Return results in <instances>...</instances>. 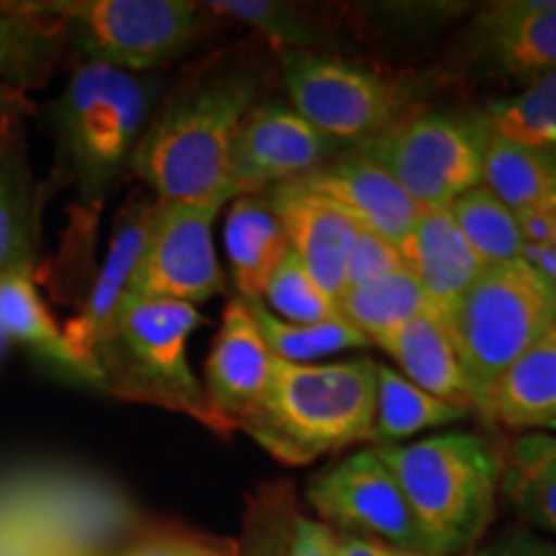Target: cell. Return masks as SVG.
Here are the masks:
<instances>
[{
  "instance_id": "cell-18",
  "label": "cell",
  "mask_w": 556,
  "mask_h": 556,
  "mask_svg": "<svg viewBox=\"0 0 556 556\" xmlns=\"http://www.w3.org/2000/svg\"><path fill=\"white\" fill-rule=\"evenodd\" d=\"M400 253L441 319L454 312L484 268L448 208H422Z\"/></svg>"
},
{
  "instance_id": "cell-11",
  "label": "cell",
  "mask_w": 556,
  "mask_h": 556,
  "mask_svg": "<svg viewBox=\"0 0 556 556\" xmlns=\"http://www.w3.org/2000/svg\"><path fill=\"white\" fill-rule=\"evenodd\" d=\"M307 503L332 531L428 554L405 492L377 448L353 451L309 479Z\"/></svg>"
},
{
  "instance_id": "cell-26",
  "label": "cell",
  "mask_w": 556,
  "mask_h": 556,
  "mask_svg": "<svg viewBox=\"0 0 556 556\" xmlns=\"http://www.w3.org/2000/svg\"><path fill=\"white\" fill-rule=\"evenodd\" d=\"M471 415L469 407L438 400L426 389L415 387L397 368L377 364V415L374 441L377 446H397L426 430L446 428Z\"/></svg>"
},
{
  "instance_id": "cell-28",
  "label": "cell",
  "mask_w": 556,
  "mask_h": 556,
  "mask_svg": "<svg viewBox=\"0 0 556 556\" xmlns=\"http://www.w3.org/2000/svg\"><path fill=\"white\" fill-rule=\"evenodd\" d=\"M482 186L516 214L556 208V157L486 137Z\"/></svg>"
},
{
  "instance_id": "cell-15",
  "label": "cell",
  "mask_w": 556,
  "mask_h": 556,
  "mask_svg": "<svg viewBox=\"0 0 556 556\" xmlns=\"http://www.w3.org/2000/svg\"><path fill=\"white\" fill-rule=\"evenodd\" d=\"M319 199L330 201L356 227L368 229L402 248L422 208L389 173L358 148H345L323 168L294 180Z\"/></svg>"
},
{
  "instance_id": "cell-19",
  "label": "cell",
  "mask_w": 556,
  "mask_h": 556,
  "mask_svg": "<svg viewBox=\"0 0 556 556\" xmlns=\"http://www.w3.org/2000/svg\"><path fill=\"white\" fill-rule=\"evenodd\" d=\"M0 328L5 330L11 343L29 348L34 356L62 377L101 389L99 377L78 358V353L67 343L65 328H60L37 291V268H21L0 276Z\"/></svg>"
},
{
  "instance_id": "cell-16",
  "label": "cell",
  "mask_w": 556,
  "mask_h": 556,
  "mask_svg": "<svg viewBox=\"0 0 556 556\" xmlns=\"http://www.w3.org/2000/svg\"><path fill=\"white\" fill-rule=\"evenodd\" d=\"M155 212L157 199H148L144 193H131L127 199V204L122 206L119 217L114 222L106 258H103L101 268L96 270L93 281H90V289L86 299H83L80 312L65 325L67 343L73 345L78 358L96 377H99V371H96L90 351H93L99 332L106 328L111 315L122 304V299L129 294L131 276H135L137 263L142 258L144 245H148Z\"/></svg>"
},
{
  "instance_id": "cell-17",
  "label": "cell",
  "mask_w": 556,
  "mask_h": 556,
  "mask_svg": "<svg viewBox=\"0 0 556 556\" xmlns=\"http://www.w3.org/2000/svg\"><path fill=\"white\" fill-rule=\"evenodd\" d=\"M266 199L281 222L291 253L338 304L345 289L348 255L358 232L356 222L299 184L276 186L266 191Z\"/></svg>"
},
{
  "instance_id": "cell-25",
  "label": "cell",
  "mask_w": 556,
  "mask_h": 556,
  "mask_svg": "<svg viewBox=\"0 0 556 556\" xmlns=\"http://www.w3.org/2000/svg\"><path fill=\"white\" fill-rule=\"evenodd\" d=\"M500 454V495L526 523L556 536V435L533 430Z\"/></svg>"
},
{
  "instance_id": "cell-35",
  "label": "cell",
  "mask_w": 556,
  "mask_h": 556,
  "mask_svg": "<svg viewBox=\"0 0 556 556\" xmlns=\"http://www.w3.org/2000/svg\"><path fill=\"white\" fill-rule=\"evenodd\" d=\"M400 268H405L400 248L394 245V242L358 227L356 240H353L351 245V255H348L343 291L364 287V283L374 281V278L394 274V270Z\"/></svg>"
},
{
  "instance_id": "cell-37",
  "label": "cell",
  "mask_w": 556,
  "mask_h": 556,
  "mask_svg": "<svg viewBox=\"0 0 556 556\" xmlns=\"http://www.w3.org/2000/svg\"><path fill=\"white\" fill-rule=\"evenodd\" d=\"M37 111V103L29 99V93L0 83V155L24 137V124Z\"/></svg>"
},
{
  "instance_id": "cell-30",
  "label": "cell",
  "mask_w": 556,
  "mask_h": 556,
  "mask_svg": "<svg viewBox=\"0 0 556 556\" xmlns=\"http://www.w3.org/2000/svg\"><path fill=\"white\" fill-rule=\"evenodd\" d=\"M456 227L484 266L523 258V232L510 206H505L486 186L462 193L448 206Z\"/></svg>"
},
{
  "instance_id": "cell-14",
  "label": "cell",
  "mask_w": 556,
  "mask_h": 556,
  "mask_svg": "<svg viewBox=\"0 0 556 556\" xmlns=\"http://www.w3.org/2000/svg\"><path fill=\"white\" fill-rule=\"evenodd\" d=\"M276 358L263 338L248 299L235 294L225 304L217 336L204 364V394L222 433L242 430L266 397Z\"/></svg>"
},
{
  "instance_id": "cell-40",
  "label": "cell",
  "mask_w": 556,
  "mask_h": 556,
  "mask_svg": "<svg viewBox=\"0 0 556 556\" xmlns=\"http://www.w3.org/2000/svg\"><path fill=\"white\" fill-rule=\"evenodd\" d=\"M340 556H430L420 552H407V548L384 544V541L351 536V533H338Z\"/></svg>"
},
{
  "instance_id": "cell-36",
  "label": "cell",
  "mask_w": 556,
  "mask_h": 556,
  "mask_svg": "<svg viewBox=\"0 0 556 556\" xmlns=\"http://www.w3.org/2000/svg\"><path fill=\"white\" fill-rule=\"evenodd\" d=\"M287 556H340L338 531L317 518L294 516L287 536Z\"/></svg>"
},
{
  "instance_id": "cell-39",
  "label": "cell",
  "mask_w": 556,
  "mask_h": 556,
  "mask_svg": "<svg viewBox=\"0 0 556 556\" xmlns=\"http://www.w3.org/2000/svg\"><path fill=\"white\" fill-rule=\"evenodd\" d=\"M523 245H556V208L516 214Z\"/></svg>"
},
{
  "instance_id": "cell-41",
  "label": "cell",
  "mask_w": 556,
  "mask_h": 556,
  "mask_svg": "<svg viewBox=\"0 0 556 556\" xmlns=\"http://www.w3.org/2000/svg\"><path fill=\"white\" fill-rule=\"evenodd\" d=\"M238 556H287V539L281 531H255L248 533V539L238 544Z\"/></svg>"
},
{
  "instance_id": "cell-32",
  "label": "cell",
  "mask_w": 556,
  "mask_h": 556,
  "mask_svg": "<svg viewBox=\"0 0 556 556\" xmlns=\"http://www.w3.org/2000/svg\"><path fill=\"white\" fill-rule=\"evenodd\" d=\"M219 21H235L255 31L278 52H317L323 34L304 11L274 0H214L206 3Z\"/></svg>"
},
{
  "instance_id": "cell-29",
  "label": "cell",
  "mask_w": 556,
  "mask_h": 556,
  "mask_svg": "<svg viewBox=\"0 0 556 556\" xmlns=\"http://www.w3.org/2000/svg\"><path fill=\"white\" fill-rule=\"evenodd\" d=\"M486 137L556 157V70L477 111Z\"/></svg>"
},
{
  "instance_id": "cell-9",
  "label": "cell",
  "mask_w": 556,
  "mask_h": 556,
  "mask_svg": "<svg viewBox=\"0 0 556 556\" xmlns=\"http://www.w3.org/2000/svg\"><path fill=\"white\" fill-rule=\"evenodd\" d=\"M486 135L475 114H405L366 144L374 163L392 176L420 208H448L482 186Z\"/></svg>"
},
{
  "instance_id": "cell-43",
  "label": "cell",
  "mask_w": 556,
  "mask_h": 556,
  "mask_svg": "<svg viewBox=\"0 0 556 556\" xmlns=\"http://www.w3.org/2000/svg\"><path fill=\"white\" fill-rule=\"evenodd\" d=\"M11 345H13V343H11V338L5 336V330H3V328H0V364H3L5 356H9Z\"/></svg>"
},
{
  "instance_id": "cell-20",
  "label": "cell",
  "mask_w": 556,
  "mask_h": 556,
  "mask_svg": "<svg viewBox=\"0 0 556 556\" xmlns=\"http://www.w3.org/2000/svg\"><path fill=\"white\" fill-rule=\"evenodd\" d=\"M222 238L238 296L261 302L268 278L289 253V240L266 193H240L229 201Z\"/></svg>"
},
{
  "instance_id": "cell-12",
  "label": "cell",
  "mask_w": 556,
  "mask_h": 556,
  "mask_svg": "<svg viewBox=\"0 0 556 556\" xmlns=\"http://www.w3.org/2000/svg\"><path fill=\"white\" fill-rule=\"evenodd\" d=\"M343 150L289 103L258 101L235 135L229 152V186L235 197L266 193L309 176Z\"/></svg>"
},
{
  "instance_id": "cell-21",
  "label": "cell",
  "mask_w": 556,
  "mask_h": 556,
  "mask_svg": "<svg viewBox=\"0 0 556 556\" xmlns=\"http://www.w3.org/2000/svg\"><path fill=\"white\" fill-rule=\"evenodd\" d=\"M75 65L65 34L54 21L34 13L24 0L0 3V83L29 93L50 86L54 75Z\"/></svg>"
},
{
  "instance_id": "cell-34",
  "label": "cell",
  "mask_w": 556,
  "mask_h": 556,
  "mask_svg": "<svg viewBox=\"0 0 556 556\" xmlns=\"http://www.w3.org/2000/svg\"><path fill=\"white\" fill-rule=\"evenodd\" d=\"M119 556H238V544L186 528H152L129 541Z\"/></svg>"
},
{
  "instance_id": "cell-2",
  "label": "cell",
  "mask_w": 556,
  "mask_h": 556,
  "mask_svg": "<svg viewBox=\"0 0 556 556\" xmlns=\"http://www.w3.org/2000/svg\"><path fill=\"white\" fill-rule=\"evenodd\" d=\"M155 75L127 73L99 62L70 70L60 99L45 109L54 139V170L41 197L58 186H75L83 225L101 212L116 180L129 173L142 131L157 103Z\"/></svg>"
},
{
  "instance_id": "cell-33",
  "label": "cell",
  "mask_w": 556,
  "mask_h": 556,
  "mask_svg": "<svg viewBox=\"0 0 556 556\" xmlns=\"http://www.w3.org/2000/svg\"><path fill=\"white\" fill-rule=\"evenodd\" d=\"M261 304L270 315L296 325H312L338 317V304L319 289V283L291 250L287 258L278 263L274 276L268 278L261 294Z\"/></svg>"
},
{
  "instance_id": "cell-8",
  "label": "cell",
  "mask_w": 556,
  "mask_h": 556,
  "mask_svg": "<svg viewBox=\"0 0 556 556\" xmlns=\"http://www.w3.org/2000/svg\"><path fill=\"white\" fill-rule=\"evenodd\" d=\"M289 106L340 148H361L407 114L413 90L394 75L325 52H281Z\"/></svg>"
},
{
  "instance_id": "cell-38",
  "label": "cell",
  "mask_w": 556,
  "mask_h": 556,
  "mask_svg": "<svg viewBox=\"0 0 556 556\" xmlns=\"http://www.w3.org/2000/svg\"><path fill=\"white\" fill-rule=\"evenodd\" d=\"M469 556H556V544L531 528H510L490 544L477 546Z\"/></svg>"
},
{
  "instance_id": "cell-10",
  "label": "cell",
  "mask_w": 556,
  "mask_h": 556,
  "mask_svg": "<svg viewBox=\"0 0 556 556\" xmlns=\"http://www.w3.org/2000/svg\"><path fill=\"white\" fill-rule=\"evenodd\" d=\"M235 197L160 201L129 294L173 299L197 307L227 289L214 248V222Z\"/></svg>"
},
{
  "instance_id": "cell-7",
  "label": "cell",
  "mask_w": 556,
  "mask_h": 556,
  "mask_svg": "<svg viewBox=\"0 0 556 556\" xmlns=\"http://www.w3.org/2000/svg\"><path fill=\"white\" fill-rule=\"evenodd\" d=\"M54 21L75 62H99L127 73L152 75L206 39V3L191 0H24Z\"/></svg>"
},
{
  "instance_id": "cell-24",
  "label": "cell",
  "mask_w": 556,
  "mask_h": 556,
  "mask_svg": "<svg viewBox=\"0 0 556 556\" xmlns=\"http://www.w3.org/2000/svg\"><path fill=\"white\" fill-rule=\"evenodd\" d=\"M41 191L34 180L26 137L0 155V276L37 268Z\"/></svg>"
},
{
  "instance_id": "cell-42",
  "label": "cell",
  "mask_w": 556,
  "mask_h": 556,
  "mask_svg": "<svg viewBox=\"0 0 556 556\" xmlns=\"http://www.w3.org/2000/svg\"><path fill=\"white\" fill-rule=\"evenodd\" d=\"M523 261L546 278L556 296V245H523Z\"/></svg>"
},
{
  "instance_id": "cell-1",
  "label": "cell",
  "mask_w": 556,
  "mask_h": 556,
  "mask_svg": "<svg viewBox=\"0 0 556 556\" xmlns=\"http://www.w3.org/2000/svg\"><path fill=\"white\" fill-rule=\"evenodd\" d=\"M266 73L253 54L222 50L197 62L157 99L129 176L160 201L235 197L229 152L248 111L261 101Z\"/></svg>"
},
{
  "instance_id": "cell-44",
  "label": "cell",
  "mask_w": 556,
  "mask_h": 556,
  "mask_svg": "<svg viewBox=\"0 0 556 556\" xmlns=\"http://www.w3.org/2000/svg\"><path fill=\"white\" fill-rule=\"evenodd\" d=\"M546 430H548V433H554V435H556V420L552 422V426H546Z\"/></svg>"
},
{
  "instance_id": "cell-22",
  "label": "cell",
  "mask_w": 556,
  "mask_h": 556,
  "mask_svg": "<svg viewBox=\"0 0 556 556\" xmlns=\"http://www.w3.org/2000/svg\"><path fill=\"white\" fill-rule=\"evenodd\" d=\"M381 351L397 361V371L415 387L426 389L438 400L471 409L454 340L448 336L446 323L433 309L409 319L405 328H400L381 345Z\"/></svg>"
},
{
  "instance_id": "cell-31",
  "label": "cell",
  "mask_w": 556,
  "mask_h": 556,
  "mask_svg": "<svg viewBox=\"0 0 556 556\" xmlns=\"http://www.w3.org/2000/svg\"><path fill=\"white\" fill-rule=\"evenodd\" d=\"M250 309L258 319L261 332L274 358L287 361V364H323V358L371 345L340 315L323 319V323L296 325L270 315L261 302H250Z\"/></svg>"
},
{
  "instance_id": "cell-3",
  "label": "cell",
  "mask_w": 556,
  "mask_h": 556,
  "mask_svg": "<svg viewBox=\"0 0 556 556\" xmlns=\"http://www.w3.org/2000/svg\"><path fill=\"white\" fill-rule=\"evenodd\" d=\"M377 361L348 358L274 366L268 392L242 430L289 467H304L374 441Z\"/></svg>"
},
{
  "instance_id": "cell-23",
  "label": "cell",
  "mask_w": 556,
  "mask_h": 556,
  "mask_svg": "<svg viewBox=\"0 0 556 556\" xmlns=\"http://www.w3.org/2000/svg\"><path fill=\"white\" fill-rule=\"evenodd\" d=\"M556 420V325L497 381L484 422L507 430H539Z\"/></svg>"
},
{
  "instance_id": "cell-4",
  "label": "cell",
  "mask_w": 556,
  "mask_h": 556,
  "mask_svg": "<svg viewBox=\"0 0 556 556\" xmlns=\"http://www.w3.org/2000/svg\"><path fill=\"white\" fill-rule=\"evenodd\" d=\"M374 448L397 477L428 554L475 552L495 518L503 454L471 430Z\"/></svg>"
},
{
  "instance_id": "cell-13",
  "label": "cell",
  "mask_w": 556,
  "mask_h": 556,
  "mask_svg": "<svg viewBox=\"0 0 556 556\" xmlns=\"http://www.w3.org/2000/svg\"><path fill=\"white\" fill-rule=\"evenodd\" d=\"M462 52L497 78L528 86L556 70V0L479 5L462 34Z\"/></svg>"
},
{
  "instance_id": "cell-27",
  "label": "cell",
  "mask_w": 556,
  "mask_h": 556,
  "mask_svg": "<svg viewBox=\"0 0 556 556\" xmlns=\"http://www.w3.org/2000/svg\"><path fill=\"white\" fill-rule=\"evenodd\" d=\"M426 309H430L428 299L407 268L348 289L338 299V315L377 348Z\"/></svg>"
},
{
  "instance_id": "cell-6",
  "label": "cell",
  "mask_w": 556,
  "mask_h": 556,
  "mask_svg": "<svg viewBox=\"0 0 556 556\" xmlns=\"http://www.w3.org/2000/svg\"><path fill=\"white\" fill-rule=\"evenodd\" d=\"M454 340L471 409L486 417L505 371L556 325V296L531 263L484 266L443 319Z\"/></svg>"
},
{
  "instance_id": "cell-5",
  "label": "cell",
  "mask_w": 556,
  "mask_h": 556,
  "mask_svg": "<svg viewBox=\"0 0 556 556\" xmlns=\"http://www.w3.org/2000/svg\"><path fill=\"white\" fill-rule=\"evenodd\" d=\"M201 323L204 315L191 304L127 294L90 351L101 389L189 415L225 435L189 361V338Z\"/></svg>"
}]
</instances>
